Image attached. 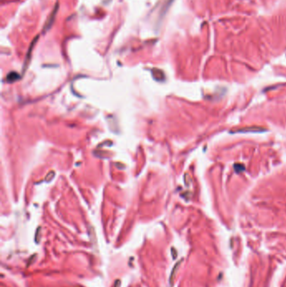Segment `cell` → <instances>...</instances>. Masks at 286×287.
<instances>
[{"label": "cell", "mask_w": 286, "mask_h": 287, "mask_svg": "<svg viewBox=\"0 0 286 287\" xmlns=\"http://www.w3.org/2000/svg\"><path fill=\"white\" fill-rule=\"evenodd\" d=\"M119 285H120V282H119V280H117L116 283H115V285H114V287H118Z\"/></svg>", "instance_id": "2"}, {"label": "cell", "mask_w": 286, "mask_h": 287, "mask_svg": "<svg viewBox=\"0 0 286 287\" xmlns=\"http://www.w3.org/2000/svg\"><path fill=\"white\" fill-rule=\"evenodd\" d=\"M57 9H58V4H56V6H55V10H53L52 14H50V17H49V19L47 20V22H46V25H45V30H48V29H50V27H51V25H52L53 22H54L55 17V15H56Z\"/></svg>", "instance_id": "1"}]
</instances>
